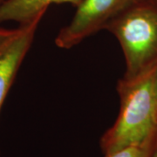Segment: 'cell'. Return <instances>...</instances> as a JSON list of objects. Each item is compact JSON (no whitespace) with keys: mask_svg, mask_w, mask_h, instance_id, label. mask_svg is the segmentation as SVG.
Masks as SVG:
<instances>
[{"mask_svg":"<svg viewBox=\"0 0 157 157\" xmlns=\"http://www.w3.org/2000/svg\"><path fill=\"white\" fill-rule=\"evenodd\" d=\"M153 140L154 138L140 145L126 147L112 154L107 155L105 157H149Z\"/></svg>","mask_w":157,"mask_h":157,"instance_id":"6","label":"cell"},{"mask_svg":"<svg viewBox=\"0 0 157 157\" xmlns=\"http://www.w3.org/2000/svg\"><path fill=\"white\" fill-rule=\"evenodd\" d=\"M148 1H150L152 3H155V4H156L157 5V0H148Z\"/></svg>","mask_w":157,"mask_h":157,"instance_id":"9","label":"cell"},{"mask_svg":"<svg viewBox=\"0 0 157 157\" xmlns=\"http://www.w3.org/2000/svg\"><path fill=\"white\" fill-rule=\"evenodd\" d=\"M3 1H4V0H0V5H1V4L3 3Z\"/></svg>","mask_w":157,"mask_h":157,"instance_id":"10","label":"cell"},{"mask_svg":"<svg viewBox=\"0 0 157 157\" xmlns=\"http://www.w3.org/2000/svg\"><path fill=\"white\" fill-rule=\"evenodd\" d=\"M121 109L117 120L103 135L105 155L154 138L157 130V65L117 84Z\"/></svg>","mask_w":157,"mask_h":157,"instance_id":"1","label":"cell"},{"mask_svg":"<svg viewBox=\"0 0 157 157\" xmlns=\"http://www.w3.org/2000/svg\"><path fill=\"white\" fill-rule=\"evenodd\" d=\"M17 32L18 28L10 30L0 27V49L3 48L17 33Z\"/></svg>","mask_w":157,"mask_h":157,"instance_id":"7","label":"cell"},{"mask_svg":"<svg viewBox=\"0 0 157 157\" xmlns=\"http://www.w3.org/2000/svg\"><path fill=\"white\" fill-rule=\"evenodd\" d=\"M45 13L42 12L32 21L20 25L17 33L0 49V111Z\"/></svg>","mask_w":157,"mask_h":157,"instance_id":"4","label":"cell"},{"mask_svg":"<svg viewBox=\"0 0 157 157\" xmlns=\"http://www.w3.org/2000/svg\"><path fill=\"white\" fill-rule=\"evenodd\" d=\"M138 0H83L71 22L59 31L55 44L70 49L86 38L105 28L119 13Z\"/></svg>","mask_w":157,"mask_h":157,"instance_id":"3","label":"cell"},{"mask_svg":"<svg viewBox=\"0 0 157 157\" xmlns=\"http://www.w3.org/2000/svg\"><path fill=\"white\" fill-rule=\"evenodd\" d=\"M83 0H4L0 5V24L16 21L20 25L30 22L47 11L53 4H71L76 8Z\"/></svg>","mask_w":157,"mask_h":157,"instance_id":"5","label":"cell"},{"mask_svg":"<svg viewBox=\"0 0 157 157\" xmlns=\"http://www.w3.org/2000/svg\"><path fill=\"white\" fill-rule=\"evenodd\" d=\"M149 157H157V130L154 136V140H153V144H152L151 153Z\"/></svg>","mask_w":157,"mask_h":157,"instance_id":"8","label":"cell"},{"mask_svg":"<svg viewBox=\"0 0 157 157\" xmlns=\"http://www.w3.org/2000/svg\"><path fill=\"white\" fill-rule=\"evenodd\" d=\"M117 39L126 61L125 78L157 65V5L138 0L105 26Z\"/></svg>","mask_w":157,"mask_h":157,"instance_id":"2","label":"cell"}]
</instances>
